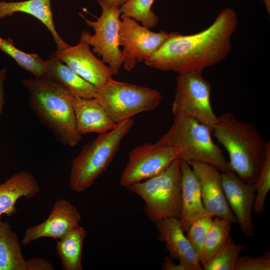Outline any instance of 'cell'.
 I'll list each match as a JSON object with an SVG mask.
<instances>
[{
	"instance_id": "33",
	"label": "cell",
	"mask_w": 270,
	"mask_h": 270,
	"mask_svg": "<svg viewBox=\"0 0 270 270\" xmlns=\"http://www.w3.org/2000/svg\"><path fill=\"white\" fill-rule=\"evenodd\" d=\"M6 76V68L0 70V114L2 110V108L4 104V83Z\"/></svg>"
},
{
	"instance_id": "18",
	"label": "cell",
	"mask_w": 270,
	"mask_h": 270,
	"mask_svg": "<svg viewBox=\"0 0 270 270\" xmlns=\"http://www.w3.org/2000/svg\"><path fill=\"white\" fill-rule=\"evenodd\" d=\"M44 78L54 82L74 97H96L98 88L72 70L54 52L46 60Z\"/></svg>"
},
{
	"instance_id": "28",
	"label": "cell",
	"mask_w": 270,
	"mask_h": 270,
	"mask_svg": "<svg viewBox=\"0 0 270 270\" xmlns=\"http://www.w3.org/2000/svg\"><path fill=\"white\" fill-rule=\"evenodd\" d=\"M256 198L253 211L260 214L264 210L265 201L270 190V144L255 183Z\"/></svg>"
},
{
	"instance_id": "8",
	"label": "cell",
	"mask_w": 270,
	"mask_h": 270,
	"mask_svg": "<svg viewBox=\"0 0 270 270\" xmlns=\"http://www.w3.org/2000/svg\"><path fill=\"white\" fill-rule=\"evenodd\" d=\"M212 86L202 72L178 74L172 106L174 116L193 118L212 132L218 120L210 102Z\"/></svg>"
},
{
	"instance_id": "19",
	"label": "cell",
	"mask_w": 270,
	"mask_h": 270,
	"mask_svg": "<svg viewBox=\"0 0 270 270\" xmlns=\"http://www.w3.org/2000/svg\"><path fill=\"white\" fill-rule=\"evenodd\" d=\"M73 106L76 128L81 136L104 134L117 126L96 98L74 97Z\"/></svg>"
},
{
	"instance_id": "2",
	"label": "cell",
	"mask_w": 270,
	"mask_h": 270,
	"mask_svg": "<svg viewBox=\"0 0 270 270\" xmlns=\"http://www.w3.org/2000/svg\"><path fill=\"white\" fill-rule=\"evenodd\" d=\"M22 84L28 93L30 107L42 124L63 145L76 146L82 136L76 126L74 97L45 78H24Z\"/></svg>"
},
{
	"instance_id": "5",
	"label": "cell",
	"mask_w": 270,
	"mask_h": 270,
	"mask_svg": "<svg viewBox=\"0 0 270 270\" xmlns=\"http://www.w3.org/2000/svg\"><path fill=\"white\" fill-rule=\"evenodd\" d=\"M134 124L132 118L120 122L82 147L72 162L70 182L74 192H84L106 170Z\"/></svg>"
},
{
	"instance_id": "6",
	"label": "cell",
	"mask_w": 270,
	"mask_h": 270,
	"mask_svg": "<svg viewBox=\"0 0 270 270\" xmlns=\"http://www.w3.org/2000/svg\"><path fill=\"white\" fill-rule=\"evenodd\" d=\"M181 160H175L166 170L128 189L144 202V210L152 222L175 217L180 209Z\"/></svg>"
},
{
	"instance_id": "23",
	"label": "cell",
	"mask_w": 270,
	"mask_h": 270,
	"mask_svg": "<svg viewBox=\"0 0 270 270\" xmlns=\"http://www.w3.org/2000/svg\"><path fill=\"white\" fill-rule=\"evenodd\" d=\"M87 232L80 225L56 240V250L64 270H82V254Z\"/></svg>"
},
{
	"instance_id": "31",
	"label": "cell",
	"mask_w": 270,
	"mask_h": 270,
	"mask_svg": "<svg viewBox=\"0 0 270 270\" xmlns=\"http://www.w3.org/2000/svg\"><path fill=\"white\" fill-rule=\"evenodd\" d=\"M28 270H53L54 266L48 260L42 258L28 260Z\"/></svg>"
},
{
	"instance_id": "11",
	"label": "cell",
	"mask_w": 270,
	"mask_h": 270,
	"mask_svg": "<svg viewBox=\"0 0 270 270\" xmlns=\"http://www.w3.org/2000/svg\"><path fill=\"white\" fill-rule=\"evenodd\" d=\"M180 158L177 149L146 142L132 150L120 178V184L128 188L132 185L156 176Z\"/></svg>"
},
{
	"instance_id": "26",
	"label": "cell",
	"mask_w": 270,
	"mask_h": 270,
	"mask_svg": "<svg viewBox=\"0 0 270 270\" xmlns=\"http://www.w3.org/2000/svg\"><path fill=\"white\" fill-rule=\"evenodd\" d=\"M243 244H235L230 236L214 258L202 267L204 270H234L237 258L246 249Z\"/></svg>"
},
{
	"instance_id": "24",
	"label": "cell",
	"mask_w": 270,
	"mask_h": 270,
	"mask_svg": "<svg viewBox=\"0 0 270 270\" xmlns=\"http://www.w3.org/2000/svg\"><path fill=\"white\" fill-rule=\"evenodd\" d=\"M233 224L226 219L215 218L204 242L200 262L202 268L208 264L223 246L230 237Z\"/></svg>"
},
{
	"instance_id": "3",
	"label": "cell",
	"mask_w": 270,
	"mask_h": 270,
	"mask_svg": "<svg viewBox=\"0 0 270 270\" xmlns=\"http://www.w3.org/2000/svg\"><path fill=\"white\" fill-rule=\"evenodd\" d=\"M212 132L227 150L232 170L255 185L270 141L264 140L255 126L240 121L230 112L218 117Z\"/></svg>"
},
{
	"instance_id": "27",
	"label": "cell",
	"mask_w": 270,
	"mask_h": 270,
	"mask_svg": "<svg viewBox=\"0 0 270 270\" xmlns=\"http://www.w3.org/2000/svg\"><path fill=\"white\" fill-rule=\"evenodd\" d=\"M154 0H128L120 8L122 14L130 16L142 22L148 28L156 26L158 16L152 10Z\"/></svg>"
},
{
	"instance_id": "14",
	"label": "cell",
	"mask_w": 270,
	"mask_h": 270,
	"mask_svg": "<svg viewBox=\"0 0 270 270\" xmlns=\"http://www.w3.org/2000/svg\"><path fill=\"white\" fill-rule=\"evenodd\" d=\"M189 164L198 178L202 198L206 210L213 217L238 224L226 198L222 173L214 166L204 162H192Z\"/></svg>"
},
{
	"instance_id": "16",
	"label": "cell",
	"mask_w": 270,
	"mask_h": 270,
	"mask_svg": "<svg viewBox=\"0 0 270 270\" xmlns=\"http://www.w3.org/2000/svg\"><path fill=\"white\" fill-rule=\"evenodd\" d=\"M160 240L166 243L170 258L184 264L188 270H202L200 258L184 234L178 218L170 217L154 222Z\"/></svg>"
},
{
	"instance_id": "9",
	"label": "cell",
	"mask_w": 270,
	"mask_h": 270,
	"mask_svg": "<svg viewBox=\"0 0 270 270\" xmlns=\"http://www.w3.org/2000/svg\"><path fill=\"white\" fill-rule=\"evenodd\" d=\"M96 1L102 12L96 21H92L79 13L86 25L94 29V34L82 31L80 36L92 46L93 52L102 56V61L108 64L113 76H116L122 65V52L118 44L121 13L119 7L109 6L103 0Z\"/></svg>"
},
{
	"instance_id": "1",
	"label": "cell",
	"mask_w": 270,
	"mask_h": 270,
	"mask_svg": "<svg viewBox=\"0 0 270 270\" xmlns=\"http://www.w3.org/2000/svg\"><path fill=\"white\" fill-rule=\"evenodd\" d=\"M238 23L235 10L224 8L208 28L199 32L182 35L175 32L144 62L150 67L178 74L202 72L228 56Z\"/></svg>"
},
{
	"instance_id": "17",
	"label": "cell",
	"mask_w": 270,
	"mask_h": 270,
	"mask_svg": "<svg viewBox=\"0 0 270 270\" xmlns=\"http://www.w3.org/2000/svg\"><path fill=\"white\" fill-rule=\"evenodd\" d=\"M181 196L179 220L186 232L197 219L210 214L205 208L201 196L198 178L190 165L181 160Z\"/></svg>"
},
{
	"instance_id": "7",
	"label": "cell",
	"mask_w": 270,
	"mask_h": 270,
	"mask_svg": "<svg viewBox=\"0 0 270 270\" xmlns=\"http://www.w3.org/2000/svg\"><path fill=\"white\" fill-rule=\"evenodd\" d=\"M116 124L156 108L161 93L154 88L112 80L98 89L95 98Z\"/></svg>"
},
{
	"instance_id": "32",
	"label": "cell",
	"mask_w": 270,
	"mask_h": 270,
	"mask_svg": "<svg viewBox=\"0 0 270 270\" xmlns=\"http://www.w3.org/2000/svg\"><path fill=\"white\" fill-rule=\"evenodd\" d=\"M162 270H188V268L182 263L179 262L176 264L173 262L172 258L166 256L163 260Z\"/></svg>"
},
{
	"instance_id": "25",
	"label": "cell",
	"mask_w": 270,
	"mask_h": 270,
	"mask_svg": "<svg viewBox=\"0 0 270 270\" xmlns=\"http://www.w3.org/2000/svg\"><path fill=\"white\" fill-rule=\"evenodd\" d=\"M0 50L12 58L22 69L30 72L34 78H44L46 60L38 54H28L18 48L14 40L0 36Z\"/></svg>"
},
{
	"instance_id": "30",
	"label": "cell",
	"mask_w": 270,
	"mask_h": 270,
	"mask_svg": "<svg viewBox=\"0 0 270 270\" xmlns=\"http://www.w3.org/2000/svg\"><path fill=\"white\" fill-rule=\"evenodd\" d=\"M270 252H266L260 256L252 258L248 256H239L234 270H270Z\"/></svg>"
},
{
	"instance_id": "22",
	"label": "cell",
	"mask_w": 270,
	"mask_h": 270,
	"mask_svg": "<svg viewBox=\"0 0 270 270\" xmlns=\"http://www.w3.org/2000/svg\"><path fill=\"white\" fill-rule=\"evenodd\" d=\"M0 216V270H28L16 234Z\"/></svg>"
},
{
	"instance_id": "35",
	"label": "cell",
	"mask_w": 270,
	"mask_h": 270,
	"mask_svg": "<svg viewBox=\"0 0 270 270\" xmlns=\"http://www.w3.org/2000/svg\"><path fill=\"white\" fill-rule=\"evenodd\" d=\"M262 0L264 3L266 8L268 12V13H270V0Z\"/></svg>"
},
{
	"instance_id": "20",
	"label": "cell",
	"mask_w": 270,
	"mask_h": 270,
	"mask_svg": "<svg viewBox=\"0 0 270 270\" xmlns=\"http://www.w3.org/2000/svg\"><path fill=\"white\" fill-rule=\"evenodd\" d=\"M40 191L38 182L32 173L24 170L16 172L0 184V216L14 214L16 204L20 198L30 199Z\"/></svg>"
},
{
	"instance_id": "13",
	"label": "cell",
	"mask_w": 270,
	"mask_h": 270,
	"mask_svg": "<svg viewBox=\"0 0 270 270\" xmlns=\"http://www.w3.org/2000/svg\"><path fill=\"white\" fill-rule=\"evenodd\" d=\"M222 184L228 204L244 235L252 236L255 230L252 213L256 198L255 185L242 180L232 170L222 172Z\"/></svg>"
},
{
	"instance_id": "29",
	"label": "cell",
	"mask_w": 270,
	"mask_h": 270,
	"mask_svg": "<svg viewBox=\"0 0 270 270\" xmlns=\"http://www.w3.org/2000/svg\"><path fill=\"white\" fill-rule=\"evenodd\" d=\"M212 218L210 214H208L197 219L191 224L186 232V237L198 256L200 260L206 234L213 221Z\"/></svg>"
},
{
	"instance_id": "15",
	"label": "cell",
	"mask_w": 270,
	"mask_h": 270,
	"mask_svg": "<svg viewBox=\"0 0 270 270\" xmlns=\"http://www.w3.org/2000/svg\"><path fill=\"white\" fill-rule=\"evenodd\" d=\"M81 214L74 205L66 200L58 199L44 222L26 230L22 243L28 245L44 237L61 239L79 226Z\"/></svg>"
},
{
	"instance_id": "4",
	"label": "cell",
	"mask_w": 270,
	"mask_h": 270,
	"mask_svg": "<svg viewBox=\"0 0 270 270\" xmlns=\"http://www.w3.org/2000/svg\"><path fill=\"white\" fill-rule=\"evenodd\" d=\"M212 133L208 126L193 118L174 116L170 128L156 143L177 149L180 158L188 164L198 162L222 172L232 170L229 162L214 142Z\"/></svg>"
},
{
	"instance_id": "21",
	"label": "cell",
	"mask_w": 270,
	"mask_h": 270,
	"mask_svg": "<svg viewBox=\"0 0 270 270\" xmlns=\"http://www.w3.org/2000/svg\"><path fill=\"white\" fill-rule=\"evenodd\" d=\"M20 12L31 15L39 20L51 33L57 50L70 45L59 36L55 28L50 0H27L18 2L0 0V20Z\"/></svg>"
},
{
	"instance_id": "34",
	"label": "cell",
	"mask_w": 270,
	"mask_h": 270,
	"mask_svg": "<svg viewBox=\"0 0 270 270\" xmlns=\"http://www.w3.org/2000/svg\"><path fill=\"white\" fill-rule=\"evenodd\" d=\"M108 6L120 8L128 0H103Z\"/></svg>"
},
{
	"instance_id": "12",
	"label": "cell",
	"mask_w": 270,
	"mask_h": 270,
	"mask_svg": "<svg viewBox=\"0 0 270 270\" xmlns=\"http://www.w3.org/2000/svg\"><path fill=\"white\" fill-rule=\"evenodd\" d=\"M90 46L80 36L76 46L54 52L72 70L98 89L112 80L113 74L110 67L95 56Z\"/></svg>"
},
{
	"instance_id": "10",
	"label": "cell",
	"mask_w": 270,
	"mask_h": 270,
	"mask_svg": "<svg viewBox=\"0 0 270 270\" xmlns=\"http://www.w3.org/2000/svg\"><path fill=\"white\" fill-rule=\"evenodd\" d=\"M175 32H154L134 18L122 14L118 30V44L123 47L122 64L131 71L138 62L145 61L157 51Z\"/></svg>"
}]
</instances>
